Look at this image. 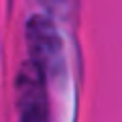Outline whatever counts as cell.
Returning <instances> with one entry per match:
<instances>
[{
	"label": "cell",
	"mask_w": 122,
	"mask_h": 122,
	"mask_svg": "<svg viewBox=\"0 0 122 122\" xmlns=\"http://www.w3.org/2000/svg\"><path fill=\"white\" fill-rule=\"evenodd\" d=\"M29 61L43 73V77H57L63 71V45L55 25L47 16H30L25 29Z\"/></svg>",
	"instance_id": "obj_1"
},
{
	"label": "cell",
	"mask_w": 122,
	"mask_h": 122,
	"mask_svg": "<svg viewBox=\"0 0 122 122\" xmlns=\"http://www.w3.org/2000/svg\"><path fill=\"white\" fill-rule=\"evenodd\" d=\"M18 122H49L47 79L30 61H25L16 75Z\"/></svg>",
	"instance_id": "obj_2"
}]
</instances>
